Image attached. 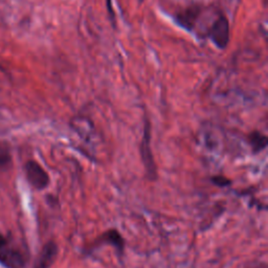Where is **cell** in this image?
Returning <instances> with one entry per match:
<instances>
[{
	"label": "cell",
	"instance_id": "1",
	"mask_svg": "<svg viewBox=\"0 0 268 268\" xmlns=\"http://www.w3.org/2000/svg\"><path fill=\"white\" fill-rule=\"evenodd\" d=\"M141 159L146 171V177L150 182H155L158 180V167H156L153 153L151 149V123L148 119L145 120L144 133L140 147Z\"/></svg>",
	"mask_w": 268,
	"mask_h": 268
},
{
	"label": "cell",
	"instance_id": "2",
	"mask_svg": "<svg viewBox=\"0 0 268 268\" xmlns=\"http://www.w3.org/2000/svg\"><path fill=\"white\" fill-rule=\"evenodd\" d=\"M210 37L215 46L221 50H225L230 41V25L225 15H220L210 30Z\"/></svg>",
	"mask_w": 268,
	"mask_h": 268
},
{
	"label": "cell",
	"instance_id": "3",
	"mask_svg": "<svg viewBox=\"0 0 268 268\" xmlns=\"http://www.w3.org/2000/svg\"><path fill=\"white\" fill-rule=\"evenodd\" d=\"M27 180L36 190H43L50 185V176L37 162L29 161L25 167Z\"/></svg>",
	"mask_w": 268,
	"mask_h": 268
},
{
	"label": "cell",
	"instance_id": "4",
	"mask_svg": "<svg viewBox=\"0 0 268 268\" xmlns=\"http://www.w3.org/2000/svg\"><path fill=\"white\" fill-rule=\"evenodd\" d=\"M0 264L6 268H25L27 261L19 250L9 248L7 244L0 249Z\"/></svg>",
	"mask_w": 268,
	"mask_h": 268
},
{
	"label": "cell",
	"instance_id": "5",
	"mask_svg": "<svg viewBox=\"0 0 268 268\" xmlns=\"http://www.w3.org/2000/svg\"><path fill=\"white\" fill-rule=\"evenodd\" d=\"M102 244H108V245H111V247H114L120 256L124 254L125 240L123 236L121 235V233L116 229H110L104 232L100 237L97 238V240L93 244L94 248L92 249H96Z\"/></svg>",
	"mask_w": 268,
	"mask_h": 268
},
{
	"label": "cell",
	"instance_id": "6",
	"mask_svg": "<svg viewBox=\"0 0 268 268\" xmlns=\"http://www.w3.org/2000/svg\"><path fill=\"white\" fill-rule=\"evenodd\" d=\"M59 248L55 241H49L44 244L36 262L34 268H51L57 260Z\"/></svg>",
	"mask_w": 268,
	"mask_h": 268
},
{
	"label": "cell",
	"instance_id": "7",
	"mask_svg": "<svg viewBox=\"0 0 268 268\" xmlns=\"http://www.w3.org/2000/svg\"><path fill=\"white\" fill-rule=\"evenodd\" d=\"M247 140H248V143L251 146L254 154H258V153L264 151L267 147V144H268V139H267L265 134H263L262 132L257 131V130L252 131L248 136Z\"/></svg>",
	"mask_w": 268,
	"mask_h": 268
},
{
	"label": "cell",
	"instance_id": "8",
	"mask_svg": "<svg viewBox=\"0 0 268 268\" xmlns=\"http://www.w3.org/2000/svg\"><path fill=\"white\" fill-rule=\"evenodd\" d=\"M211 182L218 188H228L232 186L233 182L230 178L223 176V175H215L211 178Z\"/></svg>",
	"mask_w": 268,
	"mask_h": 268
},
{
	"label": "cell",
	"instance_id": "9",
	"mask_svg": "<svg viewBox=\"0 0 268 268\" xmlns=\"http://www.w3.org/2000/svg\"><path fill=\"white\" fill-rule=\"evenodd\" d=\"M107 8H108V12L110 14V18L111 19H115V14H114V10H113V5H111V0H107Z\"/></svg>",
	"mask_w": 268,
	"mask_h": 268
},
{
	"label": "cell",
	"instance_id": "10",
	"mask_svg": "<svg viewBox=\"0 0 268 268\" xmlns=\"http://www.w3.org/2000/svg\"><path fill=\"white\" fill-rule=\"evenodd\" d=\"M7 244H8V240L6 239L5 236H3L2 234H0V249H3L4 247H6Z\"/></svg>",
	"mask_w": 268,
	"mask_h": 268
}]
</instances>
